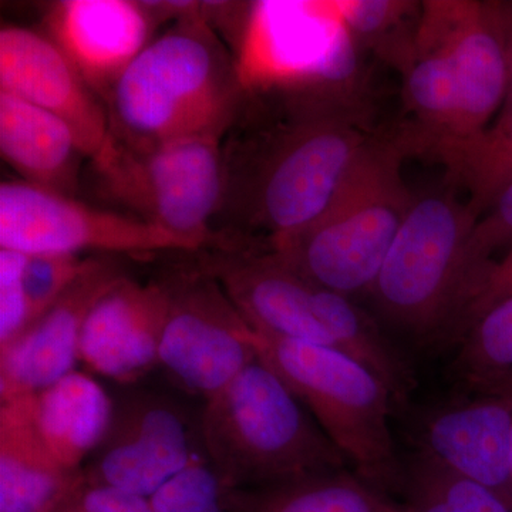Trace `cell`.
Listing matches in <instances>:
<instances>
[{
	"label": "cell",
	"instance_id": "obj_1",
	"mask_svg": "<svg viewBox=\"0 0 512 512\" xmlns=\"http://www.w3.org/2000/svg\"><path fill=\"white\" fill-rule=\"evenodd\" d=\"M274 96L284 121L256 128L239 110L222 137L224 185L211 249L288 244L328 210L370 140L348 111Z\"/></svg>",
	"mask_w": 512,
	"mask_h": 512
},
{
	"label": "cell",
	"instance_id": "obj_2",
	"mask_svg": "<svg viewBox=\"0 0 512 512\" xmlns=\"http://www.w3.org/2000/svg\"><path fill=\"white\" fill-rule=\"evenodd\" d=\"M244 99L231 50L194 3L114 84L106 100L110 134L136 147L222 140Z\"/></svg>",
	"mask_w": 512,
	"mask_h": 512
},
{
	"label": "cell",
	"instance_id": "obj_3",
	"mask_svg": "<svg viewBox=\"0 0 512 512\" xmlns=\"http://www.w3.org/2000/svg\"><path fill=\"white\" fill-rule=\"evenodd\" d=\"M202 454L227 490L349 470L342 451L271 367L255 360L205 400Z\"/></svg>",
	"mask_w": 512,
	"mask_h": 512
},
{
	"label": "cell",
	"instance_id": "obj_4",
	"mask_svg": "<svg viewBox=\"0 0 512 512\" xmlns=\"http://www.w3.org/2000/svg\"><path fill=\"white\" fill-rule=\"evenodd\" d=\"M197 265L220 282L252 328L346 353L397 399L416 386L412 366L375 319L349 296L313 284L271 249H212Z\"/></svg>",
	"mask_w": 512,
	"mask_h": 512
},
{
	"label": "cell",
	"instance_id": "obj_5",
	"mask_svg": "<svg viewBox=\"0 0 512 512\" xmlns=\"http://www.w3.org/2000/svg\"><path fill=\"white\" fill-rule=\"evenodd\" d=\"M406 156L397 134L367 141L322 217L271 251L329 291L369 292L414 201L400 173Z\"/></svg>",
	"mask_w": 512,
	"mask_h": 512
},
{
	"label": "cell",
	"instance_id": "obj_6",
	"mask_svg": "<svg viewBox=\"0 0 512 512\" xmlns=\"http://www.w3.org/2000/svg\"><path fill=\"white\" fill-rule=\"evenodd\" d=\"M255 330L258 359L281 377L348 460L357 477L383 495L402 490L389 387L339 350Z\"/></svg>",
	"mask_w": 512,
	"mask_h": 512
},
{
	"label": "cell",
	"instance_id": "obj_7",
	"mask_svg": "<svg viewBox=\"0 0 512 512\" xmlns=\"http://www.w3.org/2000/svg\"><path fill=\"white\" fill-rule=\"evenodd\" d=\"M239 83L248 96L293 94L330 106L355 76L353 37L335 2H254L227 26Z\"/></svg>",
	"mask_w": 512,
	"mask_h": 512
},
{
	"label": "cell",
	"instance_id": "obj_8",
	"mask_svg": "<svg viewBox=\"0 0 512 512\" xmlns=\"http://www.w3.org/2000/svg\"><path fill=\"white\" fill-rule=\"evenodd\" d=\"M477 221L467 202L450 191L414 198L367 292L392 328L419 342H447L464 249Z\"/></svg>",
	"mask_w": 512,
	"mask_h": 512
},
{
	"label": "cell",
	"instance_id": "obj_9",
	"mask_svg": "<svg viewBox=\"0 0 512 512\" xmlns=\"http://www.w3.org/2000/svg\"><path fill=\"white\" fill-rule=\"evenodd\" d=\"M89 161L101 198L201 249L210 248L224 185L220 138L136 147L109 134Z\"/></svg>",
	"mask_w": 512,
	"mask_h": 512
},
{
	"label": "cell",
	"instance_id": "obj_10",
	"mask_svg": "<svg viewBox=\"0 0 512 512\" xmlns=\"http://www.w3.org/2000/svg\"><path fill=\"white\" fill-rule=\"evenodd\" d=\"M0 248L25 255H150L201 251L194 242L128 215L25 181L0 185Z\"/></svg>",
	"mask_w": 512,
	"mask_h": 512
},
{
	"label": "cell",
	"instance_id": "obj_11",
	"mask_svg": "<svg viewBox=\"0 0 512 512\" xmlns=\"http://www.w3.org/2000/svg\"><path fill=\"white\" fill-rule=\"evenodd\" d=\"M170 309L158 366L178 387L210 399L258 360L255 330L200 266L167 276Z\"/></svg>",
	"mask_w": 512,
	"mask_h": 512
},
{
	"label": "cell",
	"instance_id": "obj_12",
	"mask_svg": "<svg viewBox=\"0 0 512 512\" xmlns=\"http://www.w3.org/2000/svg\"><path fill=\"white\" fill-rule=\"evenodd\" d=\"M197 451L181 410L164 397L140 393L114 407L113 420L84 481L150 498L190 464Z\"/></svg>",
	"mask_w": 512,
	"mask_h": 512
},
{
	"label": "cell",
	"instance_id": "obj_13",
	"mask_svg": "<svg viewBox=\"0 0 512 512\" xmlns=\"http://www.w3.org/2000/svg\"><path fill=\"white\" fill-rule=\"evenodd\" d=\"M126 276L114 259L90 258L52 309L0 352V402L40 392L74 372L87 316Z\"/></svg>",
	"mask_w": 512,
	"mask_h": 512
},
{
	"label": "cell",
	"instance_id": "obj_14",
	"mask_svg": "<svg viewBox=\"0 0 512 512\" xmlns=\"http://www.w3.org/2000/svg\"><path fill=\"white\" fill-rule=\"evenodd\" d=\"M0 92L60 117L89 160L109 137L106 104L56 43L35 30L20 26L0 30Z\"/></svg>",
	"mask_w": 512,
	"mask_h": 512
},
{
	"label": "cell",
	"instance_id": "obj_15",
	"mask_svg": "<svg viewBox=\"0 0 512 512\" xmlns=\"http://www.w3.org/2000/svg\"><path fill=\"white\" fill-rule=\"evenodd\" d=\"M163 3L64 0L50 6L47 37L106 104L114 84L154 39Z\"/></svg>",
	"mask_w": 512,
	"mask_h": 512
},
{
	"label": "cell",
	"instance_id": "obj_16",
	"mask_svg": "<svg viewBox=\"0 0 512 512\" xmlns=\"http://www.w3.org/2000/svg\"><path fill=\"white\" fill-rule=\"evenodd\" d=\"M421 9L439 29L456 72L460 111L453 137L480 133L507 97L503 2L429 0Z\"/></svg>",
	"mask_w": 512,
	"mask_h": 512
},
{
	"label": "cell",
	"instance_id": "obj_17",
	"mask_svg": "<svg viewBox=\"0 0 512 512\" xmlns=\"http://www.w3.org/2000/svg\"><path fill=\"white\" fill-rule=\"evenodd\" d=\"M414 454L512 498V394L477 393L424 417Z\"/></svg>",
	"mask_w": 512,
	"mask_h": 512
},
{
	"label": "cell",
	"instance_id": "obj_18",
	"mask_svg": "<svg viewBox=\"0 0 512 512\" xmlns=\"http://www.w3.org/2000/svg\"><path fill=\"white\" fill-rule=\"evenodd\" d=\"M170 309L167 281L121 279L93 306L80 338V362L119 383L136 382L158 366Z\"/></svg>",
	"mask_w": 512,
	"mask_h": 512
},
{
	"label": "cell",
	"instance_id": "obj_19",
	"mask_svg": "<svg viewBox=\"0 0 512 512\" xmlns=\"http://www.w3.org/2000/svg\"><path fill=\"white\" fill-rule=\"evenodd\" d=\"M84 481L50 453L33 419V394L0 406V512H53Z\"/></svg>",
	"mask_w": 512,
	"mask_h": 512
},
{
	"label": "cell",
	"instance_id": "obj_20",
	"mask_svg": "<svg viewBox=\"0 0 512 512\" xmlns=\"http://www.w3.org/2000/svg\"><path fill=\"white\" fill-rule=\"evenodd\" d=\"M0 153L25 183L74 197L84 157L69 124L0 92Z\"/></svg>",
	"mask_w": 512,
	"mask_h": 512
},
{
	"label": "cell",
	"instance_id": "obj_21",
	"mask_svg": "<svg viewBox=\"0 0 512 512\" xmlns=\"http://www.w3.org/2000/svg\"><path fill=\"white\" fill-rule=\"evenodd\" d=\"M114 404L93 377L74 372L33 394V419L50 453L80 471L106 437Z\"/></svg>",
	"mask_w": 512,
	"mask_h": 512
},
{
	"label": "cell",
	"instance_id": "obj_22",
	"mask_svg": "<svg viewBox=\"0 0 512 512\" xmlns=\"http://www.w3.org/2000/svg\"><path fill=\"white\" fill-rule=\"evenodd\" d=\"M409 154L439 161L447 168L451 183L468 194V207L477 220L498 195L512 184V116L497 119L480 133L467 137H441L407 140Z\"/></svg>",
	"mask_w": 512,
	"mask_h": 512
},
{
	"label": "cell",
	"instance_id": "obj_23",
	"mask_svg": "<svg viewBox=\"0 0 512 512\" xmlns=\"http://www.w3.org/2000/svg\"><path fill=\"white\" fill-rule=\"evenodd\" d=\"M403 76L404 101L416 123L400 131L407 140L456 136L458 89L456 72L433 20L420 9L416 37Z\"/></svg>",
	"mask_w": 512,
	"mask_h": 512
},
{
	"label": "cell",
	"instance_id": "obj_24",
	"mask_svg": "<svg viewBox=\"0 0 512 512\" xmlns=\"http://www.w3.org/2000/svg\"><path fill=\"white\" fill-rule=\"evenodd\" d=\"M227 498L231 512H393L396 507L349 470L251 490H228Z\"/></svg>",
	"mask_w": 512,
	"mask_h": 512
},
{
	"label": "cell",
	"instance_id": "obj_25",
	"mask_svg": "<svg viewBox=\"0 0 512 512\" xmlns=\"http://www.w3.org/2000/svg\"><path fill=\"white\" fill-rule=\"evenodd\" d=\"M458 346L453 372L464 389L500 392L512 380V295L481 313Z\"/></svg>",
	"mask_w": 512,
	"mask_h": 512
},
{
	"label": "cell",
	"instance_id": "obj_26",
	"mask_svg": "<svg viewBox=\"0 0 512 512\" xmlns=\"http://www.w3.org/2000/svg\"><path fill=\"white\" fill-rule=\"evenodd\" d=\"M404 512H512V498L414 454L404 467Z\"/></svg>",
	"mask_w": 512,
	"mask_h": 512
},
{
	"label": "cell",
	"instance_id": "obj_27",
	"mask_svg": "<svg viewBox=\"0 0 512 512\" xmlns=\"http://www.w3.org/2000/svg\"><path fill=\"white\" fill-rule=\"evenodd\" d=\"M336 12L353 40L375 47L394 66L400 67L412 52L416 29L407 20L417 12V3L403 0H350L335 2Z\"/></svg>",
	"mask_w": 512,
	"mask_h": 512
},
{
	"label": "cell",
	"instance_id": "obj_28",
	"mask_svg": "<svg viewBox=\"0 0 512 512\" xmlns=\"http://www.w3.org/2000/svg\"><path fill=\"white\" fill-rule=\"evenodd\" d=\"M148 500L153 512H231L227 488L198 451L183 471Z\"/></svg>",
	"mask_w": 512,
	"mask_h": 512
},
{
	"label": "cell",
	"instance_id": "obj_29",
	"mask_svg": "<svg viewBox=\"0 0 512 512\" xmlns=\"http://www.w3.org/2000/svg\"><path fill=\"white\" fill-rule=\"evenodd\" d=\"M512 247V184L505 188L494 204L478 218L461 264V286L458 306L493 261L491 256Z\"/></svg>",
	"mask_w": 512,
	"mask_h": 512
},
{
	"label": "cell",
	"instance_id": "obj_30",
	"mask_svg": "<svg viewBox=\"0 0 512 512\" xmlns=\"http://www.w3.org/2000/svg\"><path fill=\"white\" fill-rule=\"evenodd\" d=\"M89 259L79 255H28L23 274V288L29 305L28 329L62 298L86 269Z\"/></svg>",
	"mask_w": 512,
	"mask_h": 512
},
{
	"label": "cell",
	"instance_id": "obj_31",
	"mask_svg": "<svg viewBox=\"0 0 512 512\" xmlns=\"http://www.w3.org/2000/svg\"><path fill=\"white\" fill-rule=\"evenodd\" d=\"M28 255L0 248V352L28 329L29 305L23 288Z\"/></svg>",
	"mask_w": 512,
	"mask_h": 512
},
{
	"label": "cell",
	"instance_id": "obj_32",
	"mask_svg": "<svg viewBox=\"0 0 512 512\" xmlns=\"http://www.w3.org/2000/svg\"><path fill=\"white\" fill-rule=\"evenodd\" d=\"M510 295H512V247L505 252L500 261L488 266L470 289L466 301L461 305L460 312L454 320L448 343L460 342L481 313Z\"/></svg>",
	"mask_w": 512,
	"mask_h": 512
},
{
	"label": "cell",
	"instance_id": "obj_33",
	"mask_svg": "<svg viewBox=\"0 0 512 512\" xmlns=\"http://www.w3.org/2000/svg\"><path fill=\"white\" fill-rule=\"evenodd\" d=\"M53 512H153L150 500L109 485L83 481Z\"/></svg>",
	"mask_w": 512,
	"mask_h": 512
},
{
	"label": "cell",
	"instance_id": "obj_34",
	"mask_svg": "<svg viewBox=\"0 0 512 512\" xmlns=\"http://www.w3.org/2000/svg\"><path fill=\"white\" fill-rule=\"evenodd\" d=\"M505 57H507L508 89L503 109L497 119L512 116V2H503Z\"/></svg>",
	"mask_w": 512,
	"mask_h": 512
},
{
	"label": "cell",
	"instance_id": "obj_35",
	"mask_svg": "<svg viewBox=\"0 0 512 512\" xmlns=\"http://www.w3.org/2000/svg\"><path fill=\"white\" fill-rule=\"evenodd\" d=\"M497 393L512 394V380H510V382L505 384L503 389H501L500 392H497Z\"/></svg>",
	"mask_w": 512,
	"mask_h": 512
},
{
	"label": "cell",
	"instance_id": "obj_36",
	"mask_svg": "<svg viewBox=\"0 0 512 512\" xmlns=\"http://www.w3.org/2000/svg\"><path fill=\"white\" fill-rule=\"evenodd\" d=\"M393 512H404V511L402 510V507H400L399 504H396V507H394Z\"/></svg>",
	"mask_w": 512,
	"mask_h": 512
}]
</instances>
